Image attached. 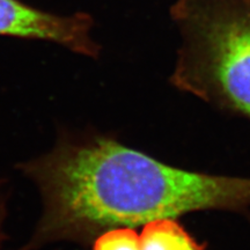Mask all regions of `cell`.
I'll list each match as a JSON object with an SVG mask.
<instances>
[{
  "mask_svg": "<svg viewBox=\"0 0 250 250\" xmlns=\"http://www.w3.org/2000/svg\"><path fill=\"white\" fill-rule=\"evenodd\" d=\"M170 18L173 85L250 120V0H175Z\"/></svg>",
  "mask_w": 250,
  "mask_h": 250,
  "instance_id": "7a4b0ae2",
  "label": "cell"
},
{
  "mask_svg": "<svg viewBox=\"0 0 250 250\" xmlns=\"http://www.w3.org/2000/svg\"><path fill=\"white\" fill-rule=\"evenodd\" d=\"M44 210L24 250L88 242L105 230L210 208L250 205V180L181 169L104 137H61L20 165Z\"/></svg>",
  "mask_w": 250,
  "mask_h": 250,
  "instance_id": "6da1fadb",
  "label": "cell"
},
{
  "mask_svg": "<svg viewBox=\"0 0 250 250\" xmlns=\"http://www.w3.org/2000/svg\"><path fill=\"white\" fill-rule=\"evenodd\" d=\"M6 217V196L4 192V187H2L1 182H0V247H1L2 242L5 240L4 234V220Z\"/></svg>",
  "mask_w": 250,
  "mask_h": 250,
  "instance_id": "8992f818",
  "label": "cell"
},
{
  "mask_svg": "<svg viewBox=\"0 0 250 250\" xmlns=\"http://www.w3.org/2000/svg\"><path fill=\"white\" fill-rule=\"evenodd\" d=\"M93 250H139V234L132 227H116L96 236Z\"/></svg>",
  "mask_w": 250,
  "mask_h": 250,
  "instance_id": "5b68a950",
  "label": "cell"
},
{
  "mask_svg": "<svg viewBox=\"0 0 250 250\" xmlns=\"http://www.w3.org/2000/svg\"><path fill=\"white\" fill-rule=\"evenodd\" d=\"M92 26V18L83 13L58 17L19 0H0V35L50 41L95 57L100 46L90 36Z\"/></svg>",
  "mask_w": 250,
  "mask_h": 250,
  "instance_id": "3957f363",
  "label": "cell"
},
{
  "mask_svg": "<svg viewBox=\"0 0 250 250\" xmlns=\"http://www.w3.org/2000/svg\"><path fill=\"white\" fill-rule=\"evenodd\" d=\"M139 250H205L173 218L158 219L144 225Z\"/></svg>",
  "mask_w": 250,
  "mask_h": 250,
  "instance_id": "277c9868",
  "label": "cell"
}]
</instances>
